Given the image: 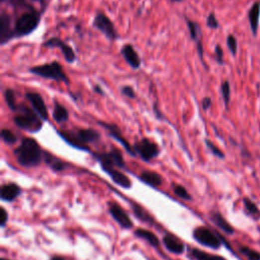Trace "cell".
Listing matches in <instances>:
<instances>
[{"label":"cell","mask_w":260,"mask_h":260,"mask_svg":"<svg viewBox=\"0 0 260 260\" xmlns=\"http://www.w3.org/2000/svg\"><path fill=\"white\" fill-rule=\"evenodd\" d=\"M259 14H260V4L257 2L253 5L249 12V19L251 23V28L253 33L255 34L258 28V21H259Z\"/></svg>","instance_id":"obj_25"},{"label":"cell","mask_w":260,"mask_h":260,"mask_svg":"<svg viewBox=\"0 0 260 260\" xmlns=\"http://www.w3.org/2000/svg\"><path fill=\"white\" fill-rule=\"evenodd\" d=\"M97 160L100 162L101 167H114V168H125V162L120 150L114 148L109 152L98 153L96 155Z\"/></svg>","instance_id":"obj_9"},{"label":"cell","mask_w":260,"mask_h":260,"mask_svg":"<svg viewBox=\"0 0 260 260\" xmlns=\"http://www.w3.org/2000/svg\"><path fill=\"white\" fill-rule=\"evenodd\" d=\"M41 22V12L32 8L30 11L22 13L15 21L14 36L22 38L31 35L39 27Z\"/></svg>","instance_id":"obj_4"},{"label":"cell","mask_w":260,"mask_h":260,"mask_svg":"<svg viewBox=\"0 0 260 260\" xmlns=\"http://www.w3.org/2000/svg\"><path fill=\"white\" fill-rule=\"evenodd\" d=\"M201 106H202V109L204 111H207L211 107H212V99L209 98V97H205L202 99V102H201Z\"/></svg>","instance_id":"obj_40"},{"label":"cell","mask_w":260,"mask_h":260,"mask_svg":"<svg viewBox=\"0 0 260 260\" xmlns=\"http://www.w3.org/2000/svg\"><path fill=\"white\" fill-rule=\"evenodd\" d=\"M171 1L176 3V2H182V1H183V0H171Z\"/></svg>","instance_id":"obj_44"},{"label":"cell","mask_w":260,"mask_h":260,"mask_svg":"<svg viewBox=\"0 0 260 260\" xmlns=\"http://www.w3.org/2000/svg\"><path fill=\"white\" fill-rule=\"evenodd\" d=\"M17 114L13 117L14 124L30 133H37L43 128V120L39 115L25 105H18Z\"/></svg>","instance_id":"obj_3"},{"label":"cell","mask_w":260,"mask_h":260,"mask_svg":"<svg viewBox=\"0 0 260 260\" xmlns=\"http://www.w3.org/2000/svg\"><path fill=\"white\" fill-rule=\"evenodd\" d=\"M1 137L3 139V141L7 144H13L16 142V136L14 135V133L9 129H2L1 130Z\"/></svg>","instance_id":"obj_31"},{"label":"cell","mask_w":260,"mask_h":260,"mask_svg":"<svg viewBox=\"0 0 260 260\" xmlns=\"http://www.w3.org/2000/svg\"><path fill=\"white\" fill-rule=\"evenodd\" d=\"M4 99H5L7 107H8L11 111L16 112V111H17V108H18V105H17L16 101H15L14 91L11 90V89H6V90L4 91Z\"/></svg>","instance_id":"obj_27"},{"label":"cell","mask_w":260,"mask_h":260,"mask_svg":"<svg viewBox=\"0 0 260 260\" xmlns=\"http://www.w3.org/2000/svg\"><path fill=\"white\" fill-rule=\"evenodd\" d=\"M243 202H244V206H245V209H246L247 213H248L250 216H252V217L255 218V219H258V218L260 217V211H259V209H258L257 205H256L251 199L245 197V198L243 199Z\"/></svg>","instance_id":"obj_28"},{"label":"cell","mask_w":260,"mask_h":260,"mask_svg":"<svg viewBox=\"0 0 260 260\" xmlns=\"http://www.w3.org/2000/svg\"><path fill=\"white\" fill-rule=\"evenodd\" d=\"M93 27L100 31L104 36H105L109 41L118 40L119 34L117 33L113 21L102 12H98L93 20Z\"/></svg>","instance_id":"obj_6"},{"label":"cell","mask_w":260,"mask_h":260,"mask_svg":"<svg viewBox=\"0 0 260 260\" xmlns=\"http://www.w3.org/2000/svg\"><path fill=\"white\" fill-rule=\"evenodd\" d=\"M221 93L224 99V102L226 104V106L229 105L230 103V97H231V88H230V84L229 82H224L221 86Z\"/></svg>","instance_id":"obj_32"},{"label":"cell","mask_w":260,"mask_h":260,"mask_svg":"<svg viewBox=\"0 0 260 260\" xmlns=\"http://www.w3.org/2000/svg\"><path fill=\"white\" fill-rule=\"evenodd\" d=\"M98 124H99L100 126H102L103 128H105L106 130H108L109 135H110L112 138H114L115 140H117V141L125 148V150H126L128 153H130L131 155H133V157H135L136 152H135L133 146H131V145H130V144L128 143V141H127V140L124 138V136L122 135L121 130H120L115 124H110V123L104 122V121H98Z\"/></svg>","instance_id":"obj_11"},{"label":"cell","mask_w":260,"mask_h":260,"mask_svg":"<svg viewBox=\"0 0 260 260\" xmlns=\"http://www.w3.org/2000/svg\"><path fill=\"white\" fill-rule=\"evenodd\" d=\"M227 45H228V48L230 49V51L232 52V54L235 55L237 52V40L235 39V37L230 35L227 39Z\"/></svg>","instance_id":"obj_38"},{"label":"cell","mask_w":260,"mask_h":260,"mask_svg":"<svg viewBox=\"0 0 260 260\" xmlns=\"http://www.w3.org/2000/svg\"><path fill=\"white\" fill-rule=\"evenodd\" d=\"M104 171H105L113 180V182L123 188H130L131 187V181L129 180V178L124 175L122 172L116 170V168L114 167H103L102 168Z\"/></svg>","instance_id":"obj_17"},{"label":"cell","mask_w":260,"mask_h":260,"mask_svg":"<svg viewBox=\"0 0 260 260\" xmlns=\"http://www.w3.org/2000/svg\"><path fill=\"white\" fill-rule=\"evenodd\" d=\"M215 53H216V59H217V62L219 64H223L224 63V53H223V49L220 45H218L216 47V50H215Z\"/></svg>","instance_id":"obj_39"},{"label":"cell","mask_w":260,"mask_h":260,"mask_svg":"<svg viewBox=\"0 0 260 260\" xmlns=\"http://www.w3.org/2000/svg\"><path fill=\"white\" fill-rule=\"evenodd\" d=\"M7 220H8V215H7L5 209L1 207V212H0V223H1V227L2 228L6 225Z\"/></svg>","instance_id":"obj_41"},{"label":"cell","mask_w":260,"mask_h":260,"mask_svg":"<svg viewBox=\"0 0 260 260\" xmlns=\"http://www.w3.org/2000/svg\"><path fill=\"white\" fill-rule=\"evenodd\" d=\"M25 98L31 103L33 110L39 115V117L43 121H48L49 114L43 97L38 93H27Z\"/></svg>","instance_id":"obj_13"},{"label":"cell","mask_w":260,"mask_h":260,"mask_svg":"<svg viewBox=\"0 0 260 260\" xmlns=\"http://www.w3.org/2000/svg\"><path fill=\"white\" fill-rule=\"evenodd\" d=\"M164 245L166 246V248L172 252V253H176V254H182L185 250V247L180 240H178L176 237L168 235L165 236L163 239Z\"/></svg>","instance_id":"obj_18"},{"label":"cell","mask_w":260,"mask_h":260,"mask_svg":"<svg viewBox=\"0 0 260 260\" xmlns=\"http://www.w3.org/2000/svg\"><path fill=\"white\" fill-rule=\"evenodd\" d=\"M133 212H134V215L139 218L141 221L143 222H147V223H151V218L141 209L140 206L138 205H133Z\"/></svg>","instance_id":"obj_34"},{"label":"cell","mask_w":260,"mask_h":260,"mask_svg":"<svg viewBox=\"0 0 260 260\" xmlns=\"http://www.w3.org/2000/svg\"><path fill=\"white\" fill-rule=\"evenodd\" d=\"M30 72L45 80H51L57 83H63L65 85L70 84V81L66 73L64 72L63 67L57 61L31 67Z\"/></svg>","instance_id":"obj_5"},{"label":"cell","mask_w":260,"mask_h":260,"mask_svg":"<svg viewBox=\"0 0 260 260\" xmlns=\"http://www.w3.org/2000/svg\"><path fill=\"white\" fill-rule=\"evenodd\" d=\"M206 25L210 29H214V30L219 28L220 24H219V21H218L216 15H215V13L212 12V13L209 14V16H207V18H206Z\"/></svg>","instance_id":"obj_37"},{"label":"cell","mask_w":260,"mask_h":260,"mask_svg":"<svg viewBox=\"0 0 260 260\" xmlns=\"http://www.w3.org/2000/svg\"><path fill=\"white\" fill-rule=\"evenodd\" d=\"M44 154H45V162L50 166V168L52 170L57 171V172L64 170L65 164L61 160L53 157V155L50 154V153H47V152H44Z\"/></svg>","instance_id":"obj_24"},{"label":"cell","mask_w":260,"mask_h":260,"mask_svg":"<svg viewBox=\"0 0 260 260\" xmlns=\"http://www.w3.org/2000/svg\"><path fill=\"white\" fill-rule=\"evenodd\" d=\"M2 2H9L10 4L12 5H27L28 7L30 8H33L32 7V3L34 2H39V3H42V4H45L47 2V0H1Z\"/></svg>","instance_id":"obj_29"},{"label":"cell","mask_w":260,"mask_h":260,"mask_svg":"<svg viewBox=\"0 0 260 260\" xmlns=\"http://www.w3.org/2000/svg\"><path fill=\"white\" fill-rule=\"evenodd\" d=\"M192 256L196 259V260H226L224 257L222 256H218V255H214V254H209L204 251H201L199 249H192L191 251Z\"/></svg>","instance_id":"obj_26"},{"label":"cell","mask_w":260,"mask_h":260,"mask_svg":"<svg viewBox=\"0 0 260 260\" xmlns=\"http://www.w3.org/2000/svg\"><path fill=\"white\" fill-rule=\"evenodd\" d=\"M43 47L45 48H59L62 52L63 57L65 61L69 64L74 63L76 60V54L72 47H70L67 43H65L63 40H61L58 37H53L49 40H47L44 44Z\"/></svg>","instance_id":"obj_10"},{"label":"cell","mask_w":260,"mask_h":260,"mask_svg":"<svg viewBox=\"0 0 260 260\" xmlns=\"http://www.w3.org/2000/svg\"><path fill=\"white\" fill-rule=\"evenodd\" d=\"M139 178L142 182H144L145 184H147L151 187H158V186L162 185V183H163V178L161 177V175H159L155 172H151V171L142 172L140 174Z\"/></svg>","instance_id":"obj_19"},{"label":"cell","mask_w":260,"mask_h":260,"mask_svg":"<svg viewBox=\"0 0 260 260\" xmlns=\"http://www.w3.org/2000/svg\"><path fill=\"white\" fill-rule=\"evenodd\" d=\"M240 252L246 256L249 260H260V253L249 248V247H245V246H242L240 248Z\"/></svg>","instance_id":"obj_30"},{"label":"cell","mask_w":260,"mask_h":260,"mask_svg":"<svg viewBox=\"0 0 260 260\" xmlns=\"http://www.w3.org/2000/svg\"><path fill=\"white\" fill-rule=\"evenodd\" d=\"M185 20H186L187 27H188L190 39L196 43L197 53L199 55H202L203 54V46H202V43H201V30H200L199 24L196 21L191 20L190 18H188L186 16H185Z\"/></svg>","instance_id":"obj_16"},{"label":"cell","mask_w":260,"mask_h":260,"mask_svg":"<svg viewBox=\"0 0 260 260\" xmlns=\"http://www.w3.org/2000/svg\"><path fill=\"white\" fill-rule=\"evenodd\" d=\"M121 94L125 97H127L128 99L134 100L136 99V93L134 91V89L130 86H124L121 88Z\"/></svg>","instance_id":"obj_36"},{"label":"cell","mask_w":260,"mask_h":260,"mask_svg":"<svg viewBox=\"0 0 260 260\" xmlns=\"http://www.w3.org/2000/svg\"><path fill=\"white\" fill-rule=\"evenodd\" d=\"M1 260H8V259H5V258H2Z\"/></svg>","instance_id":"obj_45"},{"label":"cell","mask_w":260,"mask_h":260,"mask_svg":"<svg viewBox=\"0 0 260 260\" xmlns=\"http://www.w3.org/2000/svg\"><path fill=\"white\" fill-rule=\"evenodd\" d=\"M174 192H175V194H176L178 197H180V198H182V199H184V200H191V195L189 194V192H188L183 186H181V185H175V186H174Z\"/></svg>","instance_id":"obj_33"},{"label":"cell","mask_w":260,"mask_h":260,"mask_svg":"<svg viewBox=\"0 0 260 260\" xmlns=\"http://www.w3.org/2000/svg\"><path fill=\"white\" fill-rule=\"evenodd\" d=\"M121 54L125 61L132 69H139L141 65V59L136 50L131 44H125L121 49Z\"/></svg>","instance_id":"obj_14"},{"label":"cell","mask_w":260,"mask_h":260,"mask_svg":"<svg viewBox=\"0 0 260 260\" xmlns=\"http://www.w3.org/2000/svg\"><path fill=\"white\" fill-rule=\"evenodd\" d=\"M110 214L113 217V219L124 229H130L133 224L128 217V215L125 213V211L120 207L117 203H111L110 205Z\"/></svg>","instance_id":"obj_15"},{"label":"cell","mask_w":260,"mask_h":260,"mask_svg":"<svg viewBox=\"0 0 260 260\" xmlns=\"http://www.w3.org/2000/svg\"><path fill=\"white\" fill-rule=\"evenodd\" d=\"M194 239L203 246L212 249H219L222 245L220 238L216 234L205 227H199L193 232Z\"/></svg>","instance_id":"obj_8"},{"label":"cell","mask_w":260,"mask_h":260,"mask_svg":"<svg viewBox=\"0 0 260 260\" xmlns=\"http://www.w3.org/2000/svg\"><path fill=\"white\" fill-rule=\"evenodd\" d=\"M51 260H65V259L62 258V257H59V256H55V257L52 258Z\"/></svg>","instance_id":"obj_43"},{"label":"cell","mask_w":260,"mask_h":260,"mask_svg":"<svg viewBox=\"0 0 260 260\" xmlns=\"http://www.w3.org/2000/svg\"><path fill=\"white\" fill-rule=\"evenodd\" d=\"M135 235L138 238L145 240L147 243H149L153 247H158L160 245V241H159L158 237L155 236L154 234L151 233L150 231H147V230H144V229H138V230L135 231Z\"/></svg>","instance_id":"obj_23"},{"label":"cell","mask_w":260,"mask_h":260,"mask_svg":"<svg viewBox=\"0 0 260 260\" xmlns=\"http://www.w3.org/2000/svg\"><path fill=\"white\" fill-rule=\"evenodd\" d=\"M17 163L25 168H32L40 165L43 151L39 143L34 138H24L14 149Z\"/></svg>","instance_id":"obj_1"},{"label":"cell","mask_w":260,"mask_h":260,"mask_svg":"<svg viewBox=\"0 0 260 260\" xmlns=\"http://www.w3.org/2000/svg\"><path fill=\"white\" fill-rule=\"evenodd\" d=\"M14 38V28H11V18L6 12L2 11L0 14V45L4 46Z\"/></svg>","instance_id":"obj_12"},{"label":"cell","mask_w":260,"mask_h":260,"mask_svg":"<svg viewBox=\"0 0 260 260\" xmlns=\"http://www.w3.org/2000/svg\"><path fill=\"white\" fill-rule=\"evenodd\" d=\"M58 134L71 146L86 151H90V148L87 146L88 143H95L101 139L100 132L93 128H79L74 132L58 131Z\"/></svg>","instance_id":"obj_2"},{"label":"cell","mask_w":260,"mask_h":260,"mask_svg":"<svg viewBox=\"0 0 260 260\" xmlns=\"http://www.w3.org/2000/svg\"><path fill=\"white\" fill-rule=\"evenodd\" d=\"M94 91H95L97 94H99L100 96H104V91H103V89H102L99 85H97V86L94 87Z\"/></svg>","instance_id":"obj_42"},{"label":"cell","mask_w":260,"mask_h":260,"mask_svg":"<svg viewBox=\"0 0 260 260\" xmlns=\"http://www.w3.org/2000/svg\"><path fill=\"white\" fill-rule=\"evenodd\" d=\"M52 115H53L54 121L57 122L58 124L67 122L68 118H69L68 110L57 101L54 102V109H53V113H52Z\"/></svg>","instance_id":"obj_21"},{"label":"cell","mask_w":260,"mask_h":260,"mask_svg":"<svg viewBox=\"0 0 260 260\" xmlns=\"http://www.w3.org/2000/svg\"><path fill=\"white\" fill-rule=\"evenodd\" d=\"M20 191L19 186L14 183L5 184L1 188V198L4 201H13L20 194Z\"/></svg>","instance_id":"obj_20"},{"label":"cell","mask_w":260,"mask_h":260,"mask_svg":"<svg viewBox=\"0 0 260 260\" xmlns=\"http://www.w3.org/2000/svg\"><path fill=\"white\" fill-rule=\"evenodd\" d=\"M133 148L136 154H138L139 157L145 162H149L152 159L157 158L161 152L159 145L146 137L135 142Z\"/></svg>","instance_id":"obj_7"},{"label":"cell","mask_w":260,"mask_h":260,"mask_svg":"<svg viewBox=\"0 0 260 260\" xmlns=\"http://www.w3.org/2000/svg\"><path fill=\"white\" fill-rule=\"evenodd\" d=\"M212 221L215 223V225L220 228L222 231H224L226 234H228V235H232V234H234V229L233 227L225 220V218L220 214V213H213L212 216Z\"/></svg>","instance_id":"obj_22"},{"label":"cell","mask_w":260,"mask_h":260,"mask_svg":"<svg viewBox=\"0 0 260 260\" xmlns=\"http://www.w3.org/2000/svg\"><path fill=\"white\" fill-rule=\"evenodd\" d=\"M205 144H206L207 147H209V148L211 149V151L216 155V157H218V158H220V159H224L225 154L223 153V151H222L219 147H217L212 141H210L209 139H205Z\"/></svg>","instance_id":"obj_35"}]
</instances>
